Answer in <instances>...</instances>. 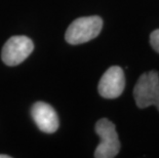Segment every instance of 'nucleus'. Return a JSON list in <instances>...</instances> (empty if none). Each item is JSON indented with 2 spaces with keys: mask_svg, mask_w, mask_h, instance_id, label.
Returning a JSON list of instances; mask_svg holds the SVG:
<instances>
[{
  "mask_svg": "<svg viewBox=\"0 0 159 158\" xmlns=\"http://www.w3.org/2000/svg\"><path fill=\"white\" fill-rule=\"evenodd\" d=\"M0 158H11V156L6 155V154H0Z\"/></svg>",
  "mask_w": 159,
  "mask_h": 158,
  "instance_id": "8",
  "label": "nucleus"
},
{
  "mask_svg": "<svg viewBox=\"0 0 159 158\" xmlns=\"http://www.w3.org/2000/svg\"><path fill=\"white\" fill-rule=\"evenodd\" d=\"M125 87V76L121 67L112 66L103 74L98 90L105 99H116L122 95Z\"/></svg>",
  "mask_w": 159,
  "mask_h": 158,
  "instance_id": "5",
  "label": "nucleus"
},
{
  "mask_svg": "<svg viewBox=\"0 0 159 158\" xmlns=\"http://www.w3.org/2000/svg\"><path fill=\"white\" fill-rule=\"evenodd\" d=\"M96 133L101 141L93 156L96 158L116 157L120 151V142L114 123L107 118L100 119L96 123Z\"/></svg>",
  "mask_w": 159,
  "mask_h": 158,
  "instance_id": "3",
  "label": "nucleus"
},
{
  "mask_svg": "<svg viewBox=\"0 0 159 158\" xmlns=\"http://www.w3.org/2000/svg\"><path fill=\"white\" fill-rule=\"evenodd\" d=\"M134 97L140 109L155 106L159 111V73L157 71L142 74L134 85Z\"/></svg>",
  "mask_w": 159,
  "mask_h": 158,
  "instance_id": "2",
  "label": "nucleus"
},
{
  "mask_svg": "<svg viewBox=\"0 0 159 158\" xmlns=\"http://www.w3.org/2000/svg\"><path fill=\"white\" fill-rule=\"evenodd\" d=\"M102 28L103 20L101 16H82L71 23L66 31L65 39L69 44H82L99 36Z\"/></svg>",
  "mask_w": 159,
  "mask_h": 158,
  "instance_id": "1",
  "label": "nucleus"
},
{
  "mask_svg": "<svg viewBox=\"0 0 159 158\" xmlns=\"http://www.w3.org/2000/svg\"><path fill=\"white\" fill-rule=\"evenodd\" d=\"M32 118L37 127L43 133H53L59 129V117L56 110L49 104L37 102L32 106Z\"/></svg>",
  "mask_w": 159,
  "mask_h": 158,
  "instance_id": "6",
  "label": "nucleus"
},
{
  "mask_svg": "<svg viewBox=\"0 0 159 158\" xmlns=\"http://www.w3.org/2000/svg\"><path fill=\"white\" fill-rule=\"evenodd\" d=\"M150 44L155 52L159 53V29L154 30L150 35Z\"/></svg>",
  "mask_w": 159,
  "mask_h": 158,
  "instance_id": "7",
  "label": "nucleus"
},
{
  "mask_svg": "<svg viewBox=\"0 0 159 158\" xmlns=\"http://www.w3.org/2000/svg\"><path fill=\"white\" fill-rule=\"evenodd\" d=\"M34 44L27 36H12L3 45L1 58L5 65L16 66L31 55Z\"/></svg>",
  "mask_w": 159,
  "mask_h": 158,
  "instance_id": "4",
  "label": "nucleus"
}]
</instances>
